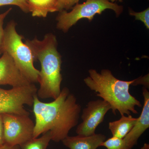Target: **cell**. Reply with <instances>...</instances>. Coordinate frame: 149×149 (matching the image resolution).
<instances>
[{
    "label": "cell",
    "mask_w": 149,
    "mask_h": 149,
    "mask_svg": "<svg viewBox=\"0 0 149 149\" xmlns=\"http://www.w3.org/2000/svg\"><path fill=\"white\" fill-rule=\"evenodd\" d=\"M33 106L35 118L33 139L50 131L52 141L58 143L68 136L70 130L78 124L81 107L66 87L50 102L41 101L36 94Z\"/></svg>",
    "instance_id": "cell-1"
},
{
    "label": "cell",
    "mask_w": 149,
    "mask_h": 149,
    "mask_svg": "<svg viewBox=\"0 0 149 149\" xmlns=\"http://www.w3.org/2000/svg\"><path fill=\"white\" fill-rule=\"evenodd\" d=\"M25 44L32 52L34 61L38 60L41 64L37 90L39 98L55 100L61 92L62 81L61 73V57L57 50V41L52 33L45 35L43 40L37 38L25 40Z\"/></svg>",
    "instance_id": "cell-2"
},
{
    "label": "cell",
    "mask_w": 149,
    "mask_h": 149,
    "mask_svg": "<svg viewBox=\"0 0 149 149\" xmlns=\"http://www.w3.org/2000/svg\"><path fill=\"white\" fill-rule=\"evenodd\" d=\"M89 73V76L84 79V83L91 91L97 93V96L109 104L113 114L116 115L117 111L121 116L129 115L131 112L138 113L136 107H141L142 104L129 91L134 80H119L108 69L102 70L100 72L90 69Z\"/></svg>",
    "instance_id": "cell-3"
},
{
    "label": "cell",
    "mask_w": 149,
    "mask_h": 149,
    "mask_svg": "<svg viewBox=\"0 0 149 149\" xmlns=\"http://www.w3.org/2000/svg\"><path fill=\"white\" fill-rule=\"evenodd\" d=\"M16 26L15 22L11 20L4 29L3 53L5 52L10 56L19 70L30 83H38L40 70L34 66L32 52L22 41L23 36L17 32Z\"/></svg>",
    "instance_id": "cell-4"
},
{
    "label": "cell",
    "mask_w": 149,
    "mask_h": 149,
    "mask_svg": "<svg viewBox=\"0 0 149 149\" xmlns=\"http://www.w3.org/2000/svg\"><path fill=\"white\" fill-rule=\"evenodd\" d=\"M107 9L113 10L118 17L122 13L123 7L109 0H86L83 3L76 4L70 12L65 10L59 12L56 18L57 28L67 32L81 19L87 18L91 21L95 15L101 14Z\"/></svg>",
    "instance_id": "cell-5"
},
{
    "label": "cell",
    "mask_w": 149,
    "mask_h": 149,
    "mask_svg": "<svg viewBox=\"0 0 149 149\" xmlns=\"http://www.w3.org/2000/svg\"><path fill=\"white\" fill-rule=\"evenodd\" d=\"M37 90L34 84L9 90L0 88V113L29 116L24 106H33Z\"/></svg>",
    "instance_id": "cell-6"
},
{
    "label": "cell",
    "mask_w": 149,
    "mask_h": 149,
    "mask_svg": "<svg viewBox=\"0 0 149 149\" xmlns=\"http://www.w3.org/2000/svg\"><path fill=\"white\" fill-rule=\"evenodd\" d=\"M5 144L20 146L33 139L35 123L29 116L3 113Z\"/></svg>",
    "instance_id": "cell-7"
},
{
    "label": "cell",
    "mask_w": 149,
    "mask_h": 149,
    "mask_svg": "<svg viewBox=\"0 0 149 149\" xmlns=\"http://www.w3.org/2000/svg\"><path fill=\"white\" fill-rule=\"evenodd\" d=\"M111 109L109 103L103 100L91 101L83 110V121L77 126V135L89 136L95 133L96 128L103 121L105 116Z\"/></svg>",
    "instance_id": "cell-8"
},
{
    "label": "cell",
    "mask_w": 149,
    "mask_h": 149,
    "mask_svg": "<svg viewBox=\"0 0 149 149\" xmlns=\"http://www.w3.org/2000/svg\"><path fill=\"white\" fill-rule=\"evenodd\" d=\"M32 84L27 80L6 52L0 58V85H9L12 88L23 87Z\"/></svg>",
    "instance_id": "cell-9"
},
{
    "label": "cell",
    "mask_w": 149,
    "mask_h": 149,
    "mask_svg": "<svg viewBox=\"0 0 149 149\" xmlns=\"http://www.w3.org/2000/svg\"><path fill=\"white\" fill-rule=\"evenodd\" d=\"M143 94L144 103L141 114L132 130L123 139L128 149H132L137 143L139 138L149 127V93L147 88H143Z\"/></svg>",
    "instance_id": "cell-10"
},
{
    "label": "cell",
    "mask_w": 149,
    "mask_h": 149,
    "mask_svg": "<svg viewBox=\"0 0 149 149\" xmlns=\"http://www.w3.org/2000/svg\"><path fill=\"white\" fill-rule=\"evenodd\" d=\"M106 139L103 134L95 133L89 136H68L62 141L70 149H97Z\"/></svg>",
    "instance_id": "cell-11"
},
{
    "label": "cell",
    "mask_w": 149,
    "mask_h": 149,
    "mask_svg": "<svg viewBox=\"0 0 149 149\" xmlns=\"http://www.w3.org/2000/svg\"><path fill=\"white\" fill-rule=\"evenodd\" d=\"M138 118H133L131 115L121 116L119 120L109 122V128L113 136L123 139L134 127Z\"/></svg>",
    "instance_id": "cell-12"
},
{
    "label": "cell",
    "mask_w": 149,
    "mask_h": 149,
    "mask_svg": "<svg viewBox=\"0 0 149 149\" xmlns=\"http://www.w3.org/2000/svg\"><path fill=\"white\" fill-rule=\"evenodd\" d=\"M32 16L45 17L49 13H54L56 0H26Z\"/></svg>",
    "instance_id": "cell-13"
},
{
    "label": "cell",
    "mask_w": 149,
    "mask_h": 149,
    "mask_svg": "<svg viewBox=\"0 0 149 149\" xmlns=\"http://www.w3.org/2000/svg\"><path fill=\"white\" fill-rule=\"evenodd\" d=\"M51 141L50 132L48 131L40 138L32 139L22 144L19 146L20 149H47Z\"/></svg>",
    "instance_id": "cell-14"
},
{
    "label": "cell",
    "mask_w": 149,
    "mask_h": 149,
    "mask_svg": "<svg viewBox=\"0 0 149 149\" xmlns=\"http://www.w3.org/2000/svg\"><path fill=\"white\" fill-rule=\"evenodd\" d=\"M101 146L107 149H128L123 139L113 136L104 141L101 145Z\"/></svg>",
    "instance_id": "cell-15"
},
{
    "label": "cell",
    "mask_w": 149,
    "mask_h": 149,
    "mask_svg": "<svg viewBox=\"0 0 149 149\" xmlns=\"http://www.w3.org/2000/svg\"><path fill=\"white\" fill-rule=\"evenodd\" d=\"M7 5L17 6L25 13L30 12L26 0H0V7Z\"/></svg>",
    "instance_id": "cell-16"
},
{
    "label": "cell",
    "mask_w": 149,
    "mask_h": 149,
    "mask_svg": "<svg viewBox=\"0 0 149 149\" xmlns=\"http://www.w3.org/2000/svg\"><path fill=\"white\" fill-rule=\"evenodd\" d=\"M79 0H57L56 2L54 12L67 10L72 8L73 6L79 2Z\"/></svg>",
    "instance_id": "cell-17"
},
{
    "label": "cell",
    "mask_w": 149,
    "mask_h": 149,
    "mask_svg": "<svg viewBox=\"0 0 149 149\" xmlns=\"http://www.w3.org/2000/svg\"><path fill=\"white\" fill-rule=\"evenodd\" d=\"M130 15L135 17L136 20H140L145 24L148 29H149V9L148 8L143 11L136 12L132 10H129Z\"/></svg>",
    "instance_id": "cell-18"
},
{
    "label": "cell",
    "mask_w": 149,
    "mask_h": 149,
    "mask_svg": "<svg viewBox=\"0 0 149 149\" xmlns=\"http://www.w3.org/2000/svg\"><path fill=\"white\" fill-rule=\"evenodd\" d=\"M12 9V8H11L6 11L5 12L0 14V55L3 53V44L4 35V29L3 28L4 20Z\"/></svg>",
    "instance_id": "cell-19"
},
{
    "label": "cell",
    "mask_w": 149,
    "mask_h": 149,
    "mask_svg": "<svg viewBox=\"0 0 149 149\" xmlns=\"http://www.w3.org/2000/svg\"><path fill=\"white\" fill-rule=\"evenodd\" d=\"M149 76L148 74L146 75L143 77H140L138 79H135L134 82L132 83L133 85H137L141 84L146 86V88L147 89L149 88Z\"/></svg>",
    "instance_id": "cell-20"
},
{
    "label": "cell",
    "mask_w": 149,
    "mask_h": 149,
    "mask_svg": "<svg viewBox=\"0 0 149 149\" xmlns=\"http://www.w3.org/2000/svg\"><path fill=\"white\" fill-rule=\"evenodd\" d=\"M5 144L4 136L3 123L2 114L0 113V147Z\"/></svg>",
    "instance_id": "cell-21"
},
{
    "label": "cell",
    "mask_w": 149,
    "mask_h": 149,
    "mask_svg": "<svg viewBox=\"0 0 149 149\" xmlns=\"http://www.w3.org/2000/svg\"><path fill=\"white\" fill-rule=\"evenodd\" d=\"M0 149H20V146H11L5 144L0 147Z\"/></svg>",
    "instance_id": "cell-22"
},
{
    "label": "cell",
    "mask_w": 149,
    "mask_h": 149,
    "mask_svg": "<svg viewBox=\"0 0 149 149\" xmlns=\"http://www.w3.org/2000/svg\"><path fill=\"white\" fill-rule=\"evenodd\" d=\"M141 149H149V144L145 143L144 144L143 146L142 147Z\"/></svg>",
    "instance_id": "cell-23"
},
{
    "label": "cell",
    "mask_w": 149,
    "mask_h": 149,
    "mask_svg": "<svg viewBox=\"0 0 149 149\" xmlns=\"http://www.w3.org/2000/svg\"><path fill=\"white\" fill-rule=\"evenodd\" d=\"M109 1H110L111 2L114 3V2L116 1H119L120 2H122V0H109Z\"/></svg>",
    "instance_id": "cell-24"
},
{
    "label": "cell",
    "mask_w": 149,
    "mask_h": 149,
    "mask_svg": "<svg viewBox=\"0 0 149 149\" xmlns=\"http://www.w3.org/2000/svg\"><path fill=\"white\" fill-rule=\"evenodd\" d=\"M56 1H57V0H56Z\"/></svg>",
    "instance_id": "cell-25"
}]
</instances>
